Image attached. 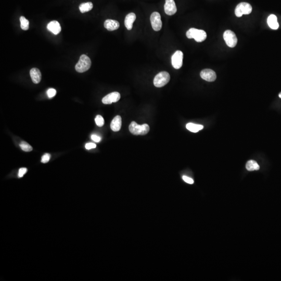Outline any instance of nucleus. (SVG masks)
<instances>
[{"mask_svg":"<svg viewBox=\"0 0 281 281\" xmlns=\"http://www.w3.org/2000/svg\"><path fill=\"white\" fill-rule=\"evenodd\" d=\"M129 131L134 135H145L149 132V127L148 124L138 125L135 121L131 123L129 127Z\"/></svg>","mask_w":281,"mask_h":281,"instance_id":"obj_1","label":"nucleus"},{"mask_svg":"<svg viewBox=\"0 0 281 281\" xmlns=\"http://www.w3.org/2000/svg\"><path fill=\"white\" fill-rule=\"evenodd\" d=\"M189 39H194L197 42H202L207 38V34L204 30L195 28L190 29L186 34Z\"/></svg>","mask_w":281,"mask_h":281,"instance_id":"obj_2","label":"nucleus"},{"mask_svg":"<svg viewBox=\"0 0 281 281\" xmlns=\"http://www.w3.org/2000/svg\"><path fill=\"white\" fill-rule=\"evenodd\" d=\"M91 66V60L86 55H82L78 63L76 65L75 69L80 73H82L89 70Z\"/></svg>","mask_w":281,"mask_h":281,"instance_id":"obj_3","label":"nucleus"},{"mask_svg":"<svg viewBox=\"0 0 281 281\" xmlns=\"http://www.w3.org/2000/svg\"><path fill=\"white\" fill-rule=\"evenodd\" d=\"M170 76L169 73L166 72H162L158 73L154 79V84L156 87H162L169 82Z\"/></svg>","mask_w":281,"mask_h":281,"instance_id":"obj_4","label":"nucleus"},{"mask_svg":"<svg viewBox=\"0 0 281 281\" xmlns=\"http://www.w3.org/2000/svg\"><path fill=\"white\" fill-rule=\"evenodd\" d=\"M252 12V7L246 2H241L237 5L235 10V14L237 17H241L243 15L251 14Z\"/></svg>","mask_w":281,"mask_h":281,"instance_id":"obj_5","label":"nucleus"},{"mask_svg":"<svg viewBox=\"0 0 281 281\" xmlns=\"http://www.w3.org/2000/svg\"><path fill=\"white\" fill-rule=\"evenodd\" d=\"M223 38L226 44L230 48H234L237 45V39L235 33L231 30H226L223 34Z\"/></svg>","mask_w":281,"mask_h":281,"instance_id":"obj_6","label":"nucleus"},{"mask_svg":"<svg viewBox=\"0 0 281 281\" xmlns=\"http://www.w3.org/2000/svg\"><path fill=\"white\" fill-rule=\"evenodd\" d=\"M151 25L152 29L156 31H158L162 28V21L161 20V15L157 12H155L151 15Z\"/></svg>","mask_w":281,"mask_h":281,"instance_id":"obj_7","label":"nucleus"},{"mask_svg":"<svg viewBox=\"0 0 281 281\" xmlns=\"http://www.w3.org/2000/svg\"><path fill=\"white\" fill-rule=\"evenodd\" d=\"M183 54L181 51H177L172 56L171 63L172 66L176 69L181 68L183 65Z\"/></svg>","mask_w":281,"mask_h":281,"instance_id":"obj_8","label":"nucleus"},{"mask_svg":"<svg viewBox=\"0 0 281 281\" xmlns=\"http://www.w3.org/2000/svg\"><path fill=\"white\" fill-rule=\"evenodd\" d=\"M120 99V94L119 92H114L108 94L102 99V102L104 104H111L113 103L117 102Z\"/></svg>","mask_w":281,"mask_h":281,"instance_id":"obj_9","label":"nucleus"},{"mask_svg":"<svg viewBox=\"0 0 281 281\" xmlns=\"http://www.w3.org/2000/svg\"><path fill=\"white\" fill-rule=\"evenodd\" d=\"M200 76L203 79L208 82H213L217 78V75L213 70L205 69L200 72Z\"/></svg>","mask_w":281,"mask_h":281,"instance_id":"obj_10","label":"nucleus"},{"mask_svg":"<svg viewBox=\"0 0 281 281\" xmlns=\"http://www.w3.org/2000/svg\"><path fill=\"white\" fill-rule=\"evenodd\" d=\"M164 10L166 14L171 16L175 14L177 11L176 5L174 0H166L165 4L164 5Z\"/></svg>","mask_w":281,"mask_h":281,"instance_id":"obj_11","label":"nucleus"},{"mask_svg":"<svg viewBox=\"0 0 281 281\" xmlns=\"http://www.w3.org/2000/svg\"><path fill=\"white\" fill-rule=\"evenodd\" d=\"M47 28L49 31L55 35L59 34L62 29L59 23L56 21H52L49 22L47 26Z\"/></svg>","mask_w":281,"mask_h":281,"instance_id":"obj_12","label":"nucleus"},{"mask_svg":"<svg viewBox=\"0 0 281 281\" xmlns=\"http://www.w3.org/2000/svg\"><path fill=\"white\" fill-rule=\"evenodd\" d=\"M104 27L108 31H111L119 28L120 24L118 21L113 19H107L104 24Z\"/></svg>","mask_w":281,"mask_h":281,"instance_id":"obj_13","label":"nucleus"},{"mask_svg":"<svg viewBox=\"0 0 281 281\" xmlns=\"http://www.w3.org/2000/svg\"><path fill=\"white\" fill-rule=\"evenodd\" d=\"M30 75L34 83L38 84L41 80L42 75L40 70L36 68H32L30 71Z\"/></svg>","mask_w":281,"mask_h":281,"instance_id":"obj_14","label":"nucleus"},{"mask_svg":"<svg viewBox=\"0 0 281 281\" xmlns=\"http://www.w3.org/2000/svg\"><path fill=\"white\" fill-rule=\"evenodd\" d=\"M122 119L120 116H117L113 119L110 124V128L114 132H118L121 129Z\"/></svg>","mask_w":281,"mask_h":281,"instance_id":"obj_15","label":"nucleus"},{"mask_svg":"<svg viewBox=\"0 0 281 281\" xmlns=\"http://www.w3.org/2000/svg\"><path fill=\"white\" fill-rule=\"evenodd\" d=\"M136 19V15L133 13H129L124 19V25L128 30H131L133 27V24Z\"/></svg>","mask_w":281,"mask_h":281,"instance_id":"obj_16","label":"nucleus"},{"mask_svg":"<svg viewBox=\"0 0 281 281\" xmlns=\"http://www.w3.org/2000/svg\"><path fill=\"white\" fill-rule=\"evenodd\" d=\"M267 22L269 26L273 30H276L279 27V24L278 23L277 17L275 15H270L268 18Z\"/></svg>","mask_w":281,"mask_h":281,"instance_id":"obj_17","label":"nucleus"},{"mask_svg":"<svg viewBox=\"0 0 281 281\" xmlns=\"http://www.w3.org/2000/svg\"><path fill=\"white\" fill-rule=\"evenodd\" d=\"M186 128L188 130L190 131L191 132L196 133L199 132V131L201 130L204 128V126L200 124H193V123H189L186 124Z\"/></svg>","mask_w":281,"mask_h":281,"instance_id":"obj_18","label":"nucleus"},{"mask_svg":"<svg viewBox=\"0 0 281 281\" xmlns=\"http://www.w3.org/2000/svg\"><path fill=\"white\" fill-rule=\"evenodd\" d=\"M246 168L247 170L250 171H254V170H258L260 168L259 165L256 161L251 160L247 162L246 165Z\"/></svg>","mask_w":281,"mask_h":281,"instance_id":"obj_19","label":"nucleus"},{"mask_svg":"<svg viewBox=\"0 0 281 281\" xmlns=\"http://www.w3.org/2000/svg\"><path fill=\"white\" fill-rule=\"evenodd\" d=\"M93 7V5L92 2H89L87 3H83L79 6L80 11L81 13H84L89 12L92 10Z\"/></svg>","mask_w":281,"mask_h":281,"instance_id":"obj_20","label":"nucleus"},{"mask_svg":"<svg viewBox=\"0 0 281 281\" xmlns=\"http://www.w3.org/2000/svg\"><path fill=\"white\" fill-rule=\"evenodd\" d=\"M20 21H21V28L24 30H28L29 25L28 20H27L24 16H21L20 17Z\"/></svg>","mask_w":281,"mask_h":281,"instance_id":"obj_21","label":"nucleus"},{"mask_svg":"<svg viewBox=\"0 0 281 281\" xmlns=\"http://www.w3.org/2000/svg\"><path fill=\"white\" fill-rule=\"evenodd\" d=\"M19 146L21 147V149L22 151L26 152H29L32 151V146H30V145L28 143H27L26 142L22 141L20 143Z\"/></svg>","mask_w":281,"mask_h":281,"instance_id":"obj_22","label":"nucleus"},{"mask_svg":"<svg viewBox=\"0 0 281 281\" xmlns=\"http://www.w3.org/2000/svg\"><path fill=\"white\" fill-rule=\"evenodd\" d=\"M95 121H96V124L97 126H99L100 127H101L102 126H104V120L102 116L101 115H97L95 119Z\"/></svg>","mask_w":281,"mask_h":281,"instance_id":"obj_23","label":"nucleus"},{"mask_svg":"<svg viewBox=\"0 0 281 281\" xmlns=\"http://www.w3.org/2000/svg\"><path fill=\"white\" fill-rule=\"evenodd\" d=\"M56 94V91L54 89L51 88V89H49L47 91V95H48V97H49V99L52 98V97L55 96Z\"/></svg>","mask_w":281,"mask_h":281,"instance_id":"obj_24","label":"nucleus"},{"mask_svg":"<svg viewBox=\"0 0 281 281\" xmlns=\"http://www.w3.org/2000/svg\"><path fill=\"white\" fill-rule=\"evenodd\" d=\"M50 158H51V155H50V154H48V153H46V154H45L44 155L42 156V157L41 162H42V163H44V164L47 163V162H49V159H50Z\"/></svg>","mask_w":281,"mask_h":281,"instance_id":"obj_25","label":"nucleus"},{"mask_svg":"<svg viewBox=\"0 0 281 281\" xmlns=\"http://www.w3.org/2000/svg\"><path fill=\"white\" fill-rule=\"evenodd\" d=\"M182 179L187 183L190 184H192L194 183V180L192 178H189L188 176H182Z\"/></svg>","mask_w":281,"mask_h":281,"instance_id":"obj_26","label":"nucleus"},{"mask_svg":"<svg viewBox=\"0 0 281 281\" xmlns=\"http://www.w3.org/2000/svg\"><path fill=\"white\" fill-rule=\"evenodd\" d=\"M27 172V169L26 168H21L19 170L18 172V177L19 178H22L24 176V175Z\"/></svg>","mask_w":281,"mask_h":281,"instance_id":"obj_27","label":"nucleus"},{"mask_svg":"<svg viewBox=\"0 0 281 281\" xmlns=\"http://www.w3.org/2000/svg\"><path fill=\"white\" fill-rule=\"evenodd\" d=\"M85 147H86V149L89 150V149H92V148H95L96 147V145L94 143H89L86 144Z\"/></svg>","mask_w":281,"mask_h":281,"instance_id":"obj_28","label":"nucleus"},{"mask_svg":"<svg viewBox=\"0 0 281 281\" xmlns=\"http://www.w3.org/2000/svg\"><path fill=\"white\" fill-rule=\"evenodd\" d=\"M91 139H92L93 141L96 142H100L101 141V138L100 137L98 136V135H96V134H93L91 136Z\"/></svg>","mask_w":281,"mask_h":281,"instance_id":"obj_29","label":"nucleus"},{"mask_svg":"<svg viewBox=\"0 0 281 281\" xmlns=\"http://www.w3.org/2000/svg\"><path fill=\"white\" fill-rule=\"evenodd\" d=\"M279 97H280V98H281V93H280L279 94Z\"/></svg>","mask_w":281,"mask_h":281,"instance_id":"obj_30","label":"nucleus"}]
</instances>
